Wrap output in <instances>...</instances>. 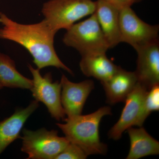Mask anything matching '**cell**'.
<instances>
[{
    "label": "cell",
    "mask_w": 159,
    "mask_h": 159,
    "mask_svg": "<svg viewBox=\"0 0 159 159\" xmlns=\"http://www.w3.org/2000/svg\"><path fill=\"white\" fill-rule=\"evenodd\" d=\"M0 39L8 40L23 46L31 54L33 62L40 70L53 66L73 75L57 56L54 46L57 32L52 30L46 20L30 25L20 24L0 12Z\"/></svg>",
    "instance_id": "1"
},
{
    "label": "cell",
    "mask_w": 159,
    "mask_h": 159,
    "mask_svg": "<svg viewBox=\"0 0 159 159\" xmlns=\"http://www.w3.org/2000/svg\"><path fill=\"white\" fill-rule=\"evenodd\" d=\"M111 115V107H103L89 115L66 118L65 124L56 125L69 142L79 146L88 156L105 155L107 146L100 141L99 125L102 117Z\"/></svg>",
    "instance_id": "2"
},
{
    "label": "cell",
    "mask_w": 159,
    "mask_h": 159,
    "mask_svg": "<svg viewBox=\"0 0 159 159\" xmlns=\"http://www.w3.org/2000/svg\"><path fill=\"white\" fill-rule=\"evenodd\" d=\"M93 0H50L44 3L42 13L52 30H67L83 18L91 15L96 9Z\"/></svg>",
    "instance_id": "3"
},
{
    "label": "cell",
    "mask_w": 159,
    "mask_h": 159,
    "mask_svg": "<svg viewBox=\"0 0 159 159\" xmlns=\"http://www.w3.org/2000/svg\"><path fill=\"white\" fill-rule=\"evenodd\" d=\"M62 41L66 46L76 49L81 56L106 53L110 49L95 12L66 30Z\"/></svg>",
    "instance_id": "4"
},
{
    "label": "cell",
    "mask_w": 159,
    "mask_h": 159,
    "mask_svg": "<svg viewBox=\"0 0 159 159\" xmlns=\"http://www.w3.org/2000/svg\"><path fill=\"white\" fill-rule=\"evenodd\" d=\"M22 132L21 150L28 155V159H55L70 143L66 137H59L58 132L53 129H24Z\"/></svg>",
    "instance_id": "5"
},
{
    "label": "cell",
    "mask_w": 159,
    "mask_h": 159,
    "mask_svg": "<svg viewBox=\"0 0 159 159\" xmlns=\"http://www.w3.org/2000/svg\"><path fill=\"white\" fill-rule=\"evenodd\" d=\"M119 22L121 42L129 44L135 51L159 41V25L145 23L131 7L120 9Z\"/></svg>",
    "instance_id": "6"
},
{
    "label": "cell",
    "mask_w": 159,
    "mask_h": 159,
    "mask_svg": "<svg viewBox=\"0 0 159 159\" xmlns=\"http://www.w3.org/2000/svg\"><path fill=\"white\" fill-rule=\"evenodd\" d=\"M28 67L33 77V84L30 90L35 100L44 103L54 119L64 121L66 115L61 104L60 82H53L50 72L42 76L39 69H34L30 64L28 65Z\"/></svg>",
    "instance_id": "7"
},
{
    "label": "cell",
    "mask_w": 159,
    "mask_h": 159,
    "mask_svg": "<svg viewBox=\"0 0 159 159\" xmlns=\"http://www.w3.org/2000/svg\"><path fill=\"white\" fill-rule=\"evenodd\" d=\"M148 89L139 82L125 99V105L118 122L108 133L109 139L119 140L128 128L136 125L142 111V105L148 93Z\"/></svg>",
    "instance_id": "8"
},
{
    "label": "cell",
    "mask_w": 159,
    "mask_h": 159,
    "mask_svg": "<svg viewBox=\"0 0 159 159\" xmlns=\"http://www.w3.org/2000/svg\"><path fill=\"white\" fill-rule=\"evenodd\" d=\"M60 83L61 104L67 118L81 115L87 99L94 89V81L87 80L74 83L62 75Z\"/></svg>",
    "instance_id": "9"
},
{
    "label": "cell",
    "mask_w": 159,
    "mask_h": 159,
    "mask_svg": "<svg viewBox=\"0 0 159 159\" xmlns=\"http://www.w3.org/2000/svg\"><path fill=\"white\" fill-rule=\"evenodd\" d=\"M137 68L135 71L138 82L149 90L159 83V41L136 50Z\"/></svg>",
    "instance_id": "10"
},
{
    "label": "cell",
    "mask_w": 159,
    "mask_h": 159,
    "mask_svg": "<svg viewBox=\"0 0 159 159\" xmlns=\"http://www.w3.org/2000/svg\"><path fill=\"white\" fill-rule=\"evenodd\" d=\"M138 82L135 72L125 70L120 66L111 78L101 82L105 91L107 102L110 104L125 102Z\"/></svg>",
    "instance_id": "11"
},
{
    "label": "cell",
    "mask_w": 159,
    "mask_h": 159,
    "mask_svg": "<svg viewBox=\"0 0 159 159\" xmlns=\"http://www.w3.org/2000/svg\"><path fill=\"white\" fill-rule=\"evenodd\" d=\"M96 2L94 12L110 48H114L121 43L120 9L102 0Z\"/></svg>",
    "instance_id": "12"
},
{
    "label": "cell",
    "mask_w": 159,
    "mask_h": 159,
    "mask_svg": "<svg viewBox=\"0 0 159 159\" xmlns=\"http://www.w3.org/2000/svg\"><path fill=\"white\" fill-rule=\"evenodd\" d=\"M39 106L34 100L25 108L17 109L11 116L0 121V155L20 137V132L29 116Z\"/></svg>",
    "instance_id": "13"
},
{
    "label": "cell",
    "mask_w": 159,
    "mask_h": 159,
    "mask_svg": "<svg viewBox=\"0 0 159 159\" xmlns=\"http://www.w3.org/2000/svg\"><path fill=\"white\" fill-rule=\"evenodd\" d=\"M79 65L83 74L88 77H93L105 81L111 78L120 66L115 65L106 55V53L81 56Z\"/></svg>",
    "instance_id": "14"
},
{
    "label": "cell",
    "mask_w": 159,
    "mask_h": 159,
    "mask_svg": "<svg viewBox=\"0 0 159 159\" xmlns=\"http://www.w3.org/2000/svg\"><path fill=\"white\" fill-rule=\"evenodd\" d=\"M130 147L126 159H138L150 155H158L159 142L152 138L145 128L131 127L127 129Z\"/></svg>",
    "instance_id": "15"
},
{
    "label": "cell",
    "mask_w": 159,
    "mask_h": 159,
    "mask_svg": "<svg viewBox=\"0 0 159 159\" xmlns=\"http://www.w3.org/2000/svg\"><path fill=\"white\" fill-rule=\"evenodd\" d=\"M32 84V80L17 71L14 61L0 52V84L3 87L31 89Z\"/></svg>",
    "instance_id": "16"
},
{
    "label": "cell",
    "mask_w": 159,
    "mask_h": 159,
    "mask_svg": "<svg viewBox=\"0 0 159 159\" xmlns=\"http://www.w3.org/2000/svg\"><path fill=\"white\" fill-rule=\"evenodd\" d=\"M159 110V86L154 85L148 91L136 125L141 127L152 112Z\"/></svg>",
    "instance_id": "17"
},
{
    "label": "cell",
    "mask_w": 159,
    "mask_h": 159,
    "mask_svg": "<svg viewBox=\"0 0 159 159\" xmlns=\"http://www.w3.org/2000/svg\"><path fill=\"white\" fill-rule=\"evenodd\" d=\"M88 156L79 146L70 142L55 159H85Z\"/></svg>",
    "instance_id": "18"
},
{
    "label": "cell",
    "mask_w": 159,
    "mask_h": 159,
    "mask_svg": "<svg viewBox=\"0 0 159 159\" xmlns=\"http://www.w3.org/2000/svg\"><path fill=\"white\" fill-rule=\"evenodd\" d=\"M109 3L119 9L131 6L135 3V0H102Z\"/></svg>",
    "instance_id": "19"
},
{
    "label": "cell",
    "mask_w": 159,
    "mask_h": 159,
    "mask_svg": "<svg viewBox=\"0 0 159 159\" xmlns=\"http://www.w3.org/2000/svg\"><path fill=\"white\" fill-rule=\"evenodd\" d=\"M142 1V0H135V3L139 2Z\"/></svg>",
    "instance_id": "20"
},
{
    "label": "cell",
    "mask_w": 159,
    "mask_h": 159,
    "mask_svg": "<svg viewBox=\"0 0 159 159\" xmlns=\"http://www.w3.org/2000/svg\"><path fill=\"white\" fill-rule=\"evenodd\" d=\"M3 88V87L1 85V84H0V90L2 89Z\"/></svg>",
    "instance_id": "21"
}]
</instances>
